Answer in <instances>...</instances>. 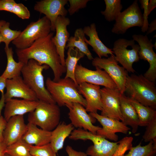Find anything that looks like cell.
<instances>
[{
  "label": "cell",
  "mask_w": 156,
  "mask_h": 156,
  "mask_svg": "<svg viewBox=\"0 0 156 156\" xmlns=\"http://www.w3.org/2000/svg\"><path fill=\"white\" fill-rule=\"evenodd\" d=\"M54 33L36 40L29 47L16 50L18 62L26 64L30 59H33L41 65L45 64L52 69L54 75L53 80L58 81L66 72L65 66L61 62L56 47L52 40Z\"/></svg>",
  "instance_id": "6da1fadb"
},
{
  "label": "cell",
  "mask_w": 156,
  "mask_h": 156,
  "mask_svg": "<svg viewBox=\"0 0 156 156\" xmlns=\"http://www.w3.org/2000/svg\"><path fill=\"white\" fill-rule=\"evenodd\" d=\"M46 88L53 99L59 107L69 105L74 103L80 104L85 107L86 101L79 92L78 85L70 78H60L55 81L47 77Z\"/></svg>",
  "instance_id": "7a4b0ae2"
},
{
  "label": "cell",
  "mask_w": 156,
  "mask_h": 156,
  "mask_svg": "<svg viewBox=\"0 0 156 156\" xmlns=\"http://www.w3.org/2000/svg\"><path fill=\"white\" fill-rule=\"evenodd\" d=\"M49 67L41 65L33 59L24 64L21 70L23 79L27 85L35 93L39 101L50 103H56L46 88L42 72Z\"/></svg>",
  "instance_id": "3957f363"
},
{
  "label": "cell",
  "mask_w": 156,
  "mask_h": 156,
  "mask_svg": "<svg viewBox=\"0 0 156 156\" xmlns=\"http://www.w3.org/2000/svg\"><path fill=\"white\" fill-rule=\"evenodd\" d=\"M125 92L130 98L146 106L156 109V87L155 82L142 75H132L127 77Z\"/></svg>",
  "instance_id": "277c9868"
},
{
  "label": "cell",
  "mask_w": 156,
  "mask_h": 156,
  "mask_svg": "<svg viewBox=\"0 0 156 156\" xmlns=\"http://www.w3.org/2000/svg\"><path fill=\"white\" fill-rule=\"evenodd\" d=\"M60 110L57 104L38 100L35 110L29 113L27 120L28 123L51 131L60 122Z\"/></svg>",
  "instance_id": "5b68a950"
},
{
  "label": "cell",
  "mask_w": 156,
  "mask_h": 156,
  "mask_svg": "<svg viewBox=\"0 0 156 156\" xmlns=\"http://www.w3.org/2000/svg\"><path fill=\"white\" fill-rule=\"evenodd\" d=\"M71 140H90L93 144L87 148L86 153L90 156H112L118 146V141L110 142L96 134L82 129H74L69 136Z\"/></svg>",
  "instance_id": "8992f818"
},
{
  "label": "cell",
  "mask_w": 156,
  "mask_h": 156,
  "mask_svg": "<svg viewBox=\"0 0 156 156\" xmlns=\"http://www.w3.org/2000/svg\"><path fill=\"white\" fill-rule=\"evenodd\" d=\"M51 31V22L44 16L36 21L31 22L12 43L16 49H25L37 40L48 36Z\"/></svg>",
  "instance_id": "52a82bcc"
},
{
  "label": "cell",
  "mask_w": 156,
  "mask_h": 156,
  "mask_svg": "<svg viewBox=\"0 0 156 156\" xmlns=\"http://www.w3.org/2000/svg\"><path fill=\"white\" fill-rule=\"evenodd\" d=\"M140 49L139 45L135 44L133 39L121 38L115 41L112 50L115 55L116 61L128 72L134 73L135 71L133 68V64L140 60L138 55Z\"/></svg>",
  "instance_id": "ba28073f"
},
{
  "label": "cell",
  "mask_w": 156,
  "mask_h": 156,
  "mask_svg": "<svg viewBox=\"0 0 156 156\" xmlns=\"http://www.w3.org/2000/svg\"><path fill=\"white\" fill-rule=\"evenodd\" d=\"M114 55H111L107 58L96 57L92 60V64L101 69H103L116 84L121 94L125 92L128 72L122 66H120Z\"/></svg>",
  "instance_id": "9c48e42d"
},
{
  "label": "cell",
  "mask_w": 156,
  "mask_h": 156,
  "mask_svg": "<svg viewBox=\"0 0 156 156\" xmlns=\"http://www.w3.org/2000/svg\"><path fill=\"white\" fill-rule=\"evenodd\" d=\"M115 21L111 31L116 34H123L132 27H141L143 18L138 1L135 0L128 8L121 12Z\"/></svg>",
  "instance_id": "30bf717a"
},
{
  "label": "cell",
  "mask_w": 156,
  "mask_h": 156,
  "mask_svg": "<svg viewBox=\"0 0 156 156\" xmlns=\"http://www.w3.org/2000/svg\"><path fill=\"white\" fill-rule=\"evenodd\" d=\"M92 70L81 64H77L75 70V77L77 84L86 82L110 88H117L116 84L104 70L96 67Z\"/></svg>",
  "instance_id": "8fae6325"
},
{
  "label": "cell",
  "mask_w": 156,
  "mask_h": 156,
  "mask_svg": "<svg viewBox=\"0 0 156 156\" xmlns=\"http://www.w3.org/2000/svg\"><path fill=\"white\" fill-rule=\"evenodd\" d=\"M6 88V93L1 95L0 100V114L5 106V103L13 98L30 101L38 100L35 93L25 83L21 76L7 79Z\"/></svg>",
  "instance_id": "7c38bea8"
},
{
  "label": "cell",
  "mask_w": 156,
  "mask_h": 156,
  "mask_svg": "<svg viewBox=\"0 0 156 156\" xmlns=\"http://www.w3.org/2000/svg\"><path fill=\"white\" fill-rule=\"evenodd\" d=\"M133 40L137 42L140 49L138 52L140 59L147 61L149 67L144 76L149 80L155 82L156 79V54L153 48L152 40H149L146 35L134 34Z\"/></svg>",
  "instance_id": "4fadbf2b"
},
{
  "label": "cell",
  "mask_w": 156,
  "mask_h": 156,
  "mask_svg": "<svg viewBox=\"0 0 156 156\" xmlns=\"http://www.w3.org/2000/svg\"><path fill=\"white\" fill-rule=\"evenodd\" d=\"M102 109L101 115L123 121L120 109L121 94L117 88L101 89Z\"/></svg>",
  "instance_id": "5bb4252c"
},
{
  "label": "cell",
  "mask_w": 156,
  "mask_h": 156,
  "mask_svg": "<svg viewBox=\"0 0 156 156\" xmlns=\"http://www.w3.org/2000/svg\"><path fill=\"white\" fill-rule=\"evenodd\" d=\"M89 114L97 120L102 126L97 131L96 134L106 139L116 142L118 139L116 133L126 134L131 129L120 120L102 116L97 113H90Z\"/></svg>",
  "instance_id": "9a60e30c"
},
{
  "label": "cell",
  "mask_w": 156,
  "mask_h": 156,
  "mask_svg": "<svg viewBox=\"0 0 156 156\" xmlns=\"http://www.w3.org/2000/svg\"><path fill=\"white\" fill-rule=\"evenodd\" d=\"M66 106L69 110L68 115L71 123L74 127L82 129L94 134H96L97 131L101 128L93 125L95 119L87 113L85 107L80 104L74 103Z\"/></svg>",
  "instance_id": "2e32d148"
},
{
  "label": "cell",
  "mask_w": 156,
  "mask_h": 156,
  "mask_svg": "<svg viewBox=\"0 0 156 156\" xmlns=\"http://www.w3.org/2000/svg\"><path fill=\"white\" fill-rule=\"evenodd\" d=\"M67 0H42L37 1L34 6V10L42 14L50 21L51 31H54L55 23L59 16H66L68 13L65 6L67 4Z\"/></svg>",
  "instance_id": "e0dca14e"
},
{
  "label": "cell",
  "mask_w": 156,
  "mask_h": 156,
  "mask_svg": "<svg viewBox=\"0 0 156 156\" xmlns=\"http://www.w3.org/2000/svg\"><path fill=\"white\" fill-rule=\"evenodd\" d=\"M77 89L86 101L85 108L87 112L97 113L98 110L101 111L102 104L100 86L83 82L78 84Z\"/></svg>",
  "instance_id": "ac0fdd59"
},
{
  "label": "cell",
  "mask_w": 156,
  "mask_h": 156,
  "mask_svg": "<svg viewBox=\"0 0 156 156\" xmlns=\"http://www.w3.org/2000/svg\"><path fill=\"white\" fill-rule=\"evenodd\" d=\"M27 128L23 115L12 117L7 121L3 131V141L8 146L21 139Z\"/></svg>",
  "instance_id": "d6986e66"
},
{
  "label": "cell",
  "mask_w": 156,
  "mask_h": 156,
  "mask_svg": "<svg viewBox=\"0 0 156 156\" xmlns=\"http://www.w3.org/2000/svg\"><path fill=\"white\" fill-rule=\"evenodd\" d=\"M70 23L69 19L66 16H59L55 23L56 34L52 38L62 65L65 66V50L67 43L69 38V33L67 26Z\"/></svg>",
  "instance_id": "ffe728a7"
},
{
  "label": "cell",
  "mask_w": 156,
  "mask_h": 156,
  "mask_svg": "<svg viewBox=\"0 0 156 156\" xmlns=\"http://www.w3.org/2000/svg\"><path fill=\"white\" fill-rule=\"evenodd\" d=\"M38 103V101H30L12 99L5 103L4 118L7 121L11 117L24 114L34 111Z\"/></svg>",
  "instance_id": "44dd1931"
},
{
  "label": "cell",
  "mask_w": 156,
  "mask_h": 156,
  "mask_svg": "<svg viewBox=\"0 0 156 156\" xmlns=\"http://www.w3.org/2000/svg\"><path fill=\"white\" fill-rule=\"evenodd\" d=\"M83 29L85 34L89 38V40L85 38L86 42L92 47V50L97 55L98 57H108V54L114 55L112 49L106 47L99 38L95 23H92L89 26L85 27Z\"/></svg>",
  "instance_id": "7402d4cb"
},
{
  "label": "cell",
  "mask_w": 156,
  "mask_h": 156,
  "mask_svg": "<svg viewBox=\"0 0 156 156\" xmlns=\"http://www.w3.org/2000/svg\"><path fill=\"white\" fill-rule=\"evenodd\" d=\"M120 107L123 121L126 126H130L132 132H137L139 126V120L136 111L129 97L124 94H121L120 99Z\"/></svg>",
  "instance_id": "603a6c76"
},
{
  "label": "cell",
  "mask_w": 156,
  "mask_h": 156,
  "mask_svg": "<svg viewBox=\"0 0 156 156\" xmlns=\"http://www.w3.org/2000/svg\"><path fill=\"white\" fill-rule=\"evenodd\" d=\"M27 130L22 139L31 145L40 146L50 143L51 131H47L31 123L27 124Z\"/></svg>",
  "instance_id": "cb8c5ba5"
},
{
  "label": "cell",
  "mask_w": 156,
  "mask_h": 156,
  "mask_svg": "<svg viewBox=\"0 0 156 156\" xmlns=\"http://www.w3.org/2000/svg\"><path fill=\"white\" fill-rule=\"evenodd\" d=\"M74 128L71 123L67 124L62 122L51 131L50 144L56 153L63 148L65 139L70 136Z\"/></svg>",
  "instance_id": "d4e9b609"
},
{
  "label": "cell",
  "mask_w": 156,
  "mask_h": 156,
  "mask_svg": "<svg viewBox=\"0 0 156 156\" xmlns=\"http://www.w3.org/2000/svg\"><path fill=\"white\" fill-rule=\"evenodd\" d=\"M84 56L85 55L77 48L70 47L68 48L67 57L65 61L66 74L64 78H70L78 85L75 79V70L77 62Z\"/></svg>",
  "instance_id": "484cf974"
},
{
  "label": "cell",
  "mask_w": 156,
  "mask_h": 156,
  "mask_svg": "<svg viewBox=\"0 0 156 156\" xmlns=\"http://www.w3.org/2000/svg\"><path fill=\"white\" fill-rule=\"evenodd\" d=\"M7 58V64L4 71L1 75L6 79H10L21 76L24 64L16 62L13 57V51L12 47L5 48Z\"/></svg>",
  "instance_id": "4316f807"
},
{
  "label": "cell",
  "mask_w": 156,
  "mask_h": 156,
  "mask_svg": "<svg viewBox=\"0 0 156 156\" xmlns=\"http://www.w3.org/2000/svg\"><path fill=\"white\" fill-rule=\"evenodd\" d=\"M85 34L83 29H77L75 31L74 36L69 37L66 48L72 47L77 48L86 55L90 60L94 58L88 49V44L85 41Z\"/></svg>",
  "instance_id": "83f0119b"
},
{
  "label": "cell",
  "mask_w": 156,
  "mask_h": 156,
  "mask_svg": "<svg viewBox=\"0 0 156 156\" xmlns=\"http://www.w3.org/2000/svg\"><path fill=\"white\" fill-rule=\"evenodd\" d=\"M129 99L137 112L139 120V126L146 127L156 117L155 109L144 105L130 97Z\"/></svg>",
  "instance_id": "f1b7e54d"
},
{
  "label": "cell",
  "mask_w": 156,
  "mask_h": 156,
  "mask_svg": "<svg viewBox=\"0 0 156 156\" xmlns=\"http://www.w3.org/2000/svg\"><path fill=\"white\" fill-rule=\"evenodd\" d=\"M105 9L101 11V14L109 22L115 21L119 16L122 8L120 0H105Z\"/></svg>",
  "instance_id": "f546056e"
},
{
  "label": "cell",
  "mask_w": 156,
  "mask_h": 156,
  "mask_svg": "<svg viewBox=\"0 0 156 156\" xmlns=\"http://www.w3.org/2000/svg\"><path fill=\"white\" fill-rule=\"evenodd\" d=\"M156 153V140H152L146 145L142 146L141 142L132 147L124 156H155Z\"/></svg>",
  "instance_id": "4dcf8cb0"
},
{
  "label": "cell",
  "mask_w": 156,
  "mask_h": 156,
  "mask_svg": "<svg viewBox=\"0 0 156 156\" xmlns=\"http://www.w3.org/2000/svg\"><path fill=\"white\" fill-rule=\"evenodd\" d=\"M31 146L22 139L8 146L5 153L10 156H32L30 153Z\"/></svg>",
  "instance_id": "1f68e13d"
},
{
  "label": "cell",
  "mask_w": 156,
  "mask_h": 156,
  "mask_svg": "<svg viewBox=\"0 0 156 156\" xmlns=\"http://www.w3.org/2000/svg\"><path fill=\"white\" fill-rule=\"evenodd\" d=\"M10 23L6 22L0 26V35L2 42L5 44V48L9 47V44L16 39L21 33L20 30L17 31L11 29L10 28Z\"/></svg>",
  "instance_id": "d6a6232c"
},
{
  "label": "cell",
  "mask_w": 156,
  "mask_h": 156,
  "mask_svg": "<svg viewBox=\"0 0 156 156\" xmlns=\"http://www.w3.org/2000/svg\"><path fill=\"white\" fill-rule=\"evenodd\" d=\"M30 153L32 156H57L50 143L40 146L31 145Z\"/></svg>",
  "instance_id": "836d02e7"
},
{
  "label": "cell",
  "mask_w": 156,
  "mask_h": 156,
  "mask_svg": "<svg viewBox=\"0 0 156 156\" xmlns=\"http://www.w3.org/2000/svg\"><path fill=\"white\" fill-rule=\"evenodd\" d=\"M133 137L127 136L118 141L117 149L112 156H124L126 152L133 147Z\"/></svg>",
  "instance_id": "e575fe53"
},
{
  "label": "cell",
  "mask_w": 156,
  "mask_h": 156,
  "mask_svg": "<svg viewBox=\"0 0 156 156\" xmlns=\"http://www.w3.org/2000/svg\"><path fill=\"white\" fill-rule=\"evenodd\" d=\"M146 131L142 138L145 142L156 140V117L153 118L146 126Z\"/></svg>",
  "instance_id": "d590c367"
},
{
  "label": "cell",
  "mask_w": 156,
  "mask_h": 156,
  "mask_svg": "<svg viewBox=\"0 0 156 156\" xmlns=\"http://www.w3.org/2000/svg\"><path fill=\"white\" fill-rule=\"evenodd\" d=\"M12 13L22 19H28L30 16L29 10L22 3H16Z\"/></svg>",
  "instance_id": "8d00e7d4"
},
{
  "label": "cell",
  "mask_w": 156,
  "mask_h": 156,
  "mask_svg": "<svg viewBox=\"0 0 156 156\" xmlns=\"http://www.w3.org/2000/svg\"><path fill=\"white\" fill-rule=\"evenodd\" d=\"M89 0H69L70 7L68 12L70 15L77 12L80 9L86 7Z\"/></svg>",
  "instance_id": "74e56055"
},
{
  "label": "cell",
  "mask_w": 156,
  "mask_h": 156,
  "mask_svg": "<svg viewBox=\"0 0 156 156\" xmlns=\"http://www.w3.org/2000/svg\"><path fill=\"white\" fill-rule=\"evenodd\" d=\"M148 0H140L139 1L141 4V8L144 10V13L142 14L143 24L141 27V31L143 32L146 31L149 24L148 23V16L149 15L148 9Z\"/></svg>",
  "instance_id": "f35d334b"
},
{
  "label": "cell",
  "mask_w": 156,
  "mask_h": 156,
  "mask_svg": "<svg viewBox=\"0 0 156 156\" xmlns=\"http://www.w3.org/2000/svg\"><path fill=\"white\" fill-rule=\"evenodd\" d=\"M16 3L14 0H0V11L12 13Z\"/></svg>",
  "instance_id": "ab89813d"
},
{
  "label": "cell",
  "mask_w": 156,
  "mask_h": 156,
  "mask_svg": "<svg viewBox=\"0 0 156 156\" xmlns=\"http://www.w3.org/2000/svg\"><path fill=\"white\" fill-rule=\"evenodd\" d=\"M66 151L68 156H87L86 153L81 151H78L74 150L71 146L67 145Z\"/></svg>",
  "instance_id": "60d3db41"
},
{
  "label": "cell",
  "mask_w": 156,
  "mask_h": 156,
  "mask_svg": "<svg viewBox=\"0 0 156 156\" xmlns=\"http://www.w3.org/2000/svg\"><path fill=\"white\" fill-rule=\"evenodd\" d=\"M7 121L4 117L0 116V142L3 141V133L6 127Z\"/></svg>",
  "instance_id": "b9f144b4"
},
{
  "label": "cell",
  "mask_w": 156,
  "mask_h": 156,
  "mask_svg": "<svg viewBox=\"0 0 156 156\" xmlns=\"http://www.w3.org/2000/svg\"><path fill=\"white\" fill-rule=\"evenodd\" d=\"M7 79L0 76V92L1 95L4 94V90L6 86V82Z\"/></svg>",
  "instance_id": "7bdbcfd3"
},
{
  "label": "cell",
  "mask_w": 156,
  "mask_h": 156,
  "mask_svg": "<svg viewBox=\"0 0 156 156\" xmlns=\"http://www.w3.org/2000/svg\"><path fill=\"white\" fill-rule=\"evenodd\" d=\"M156 29V19L153 21L149 24L147 30L146 31V35L151 33Z\"/></svg>",
  "instance_id": "ee69618b"
},
{
  "label": "cell",
  "mask_w": 156,
  "mask_h": 156,
  "mask_svg": "<svg viewBox=\"0 0 156 156\" xmlns=\"http://www.w3.org/2000/svg\"><path fill=\"white\" fill-rule=\"evenodd\" d=\"M156 0H150L149 1L148 5V9L149 15L151 12L156 8Z\"/></svg>",
  "instance_id": "f6af8a7d"
},
{
  "label": "cell",
  "mask_w": 156,
  "mask_h": 156,
  "mask_svg": "<svg viewBox=\"0 0 156 156\" xmlns=\"http://www.w3.org/2000/svg\"><path fill=\"white\" fill-rule=\"evenodd\" d=\"M7 146L3 141L0 142V156H5Z\"/></svg>",
  "instance_id": "bcb514c9"
},
{
  "label": "cell",
  "mask_w": 156,
  "mask_h": 156,
  "mask_svg": "<svg viewBox=\"0 0 156 156\" xmlns=\"http://www.w3.org/2000/svg\"><path fill=\"white\" fill-rule=\"evenodd\" d=\"M6 21L3 20H1L0 21V26L3 24L5 23Z\"/></svg>",
  "instance_id": "7dc6e473"
},
{
  "label": "cell",
  "mask_w": 156,
  "mask_h": 156,
  "mask_svg": "<svg viewBox=\"0 0 156 156\" xmlns=\"http://www.w3.org/2000/svg\"><path fill=\"white\" fill-rule=\"evenodd\" d=\"M1 42H2V41L0 35V43H1Z\"/></svg>",
  "instance_id": "c3c4849f"
},
{
  "label": "cell",
  "mask_w": 156,
  "mask_h": 156,
  "mask_svg": "<svg viewBox=\"0 0 156 156\" xmlns=\"http://www.w3.org/2000/svg\"><path fill=\"white\" fill-rule=\"evenodd\" d=\"M5 156H10L6 153L5 154Z\"/></svg>",
  "instance_id": "681fc988"
},
{
  "label": "cell",
  "mask_w": 156,
  "mask_h": 156,
  "mask_svg": "<svg viewBox=\"0 0 156 156\" xmlns=\"http://www.w3.org/2000/svg\"></svg>",
  "instance_id": "f907efd6"
},
{
  "label": "cell",
  "mask_w": 156,
  "mask_h": 156,
  "mask_svg": "<svg viewBox=\"0 0 156 156\" xmlns=\"http://www.w3.org/2000/svg\"></svg>",
  "instance_id": "816d5d0a"
}]
</instances>
